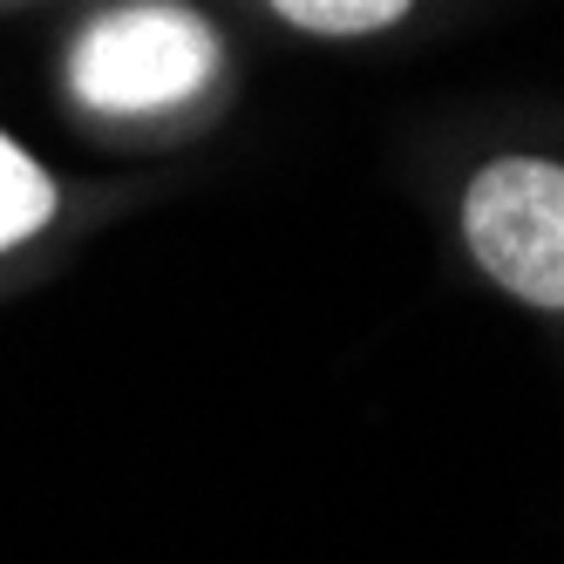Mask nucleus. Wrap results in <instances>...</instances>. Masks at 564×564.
Listing matches in <instances>:
<instances>
[{"instance_id": "2", "label": "nucleus", "mask_w": 564, "mask_h": 564, "mask_svg": "<svg viewBox=\"0 0 564 564\" xmlns=\"http://www.w3.org/2000/svg\"><path fill=\"white\" fill-rule=\"evenodd\" d=\"M218 68V42L205 21L171 8H130L109 14L75 48V96L109 116H143L197 96Z\"/></svg>"}, {"instance_id": "3", "label": "nucleus", "mask_w": 564, "mask_h": 564, "mask_svg": "<svg viewBox=\"0 0 564 564\" xmlns=\"http://www.w3.org/2000/svg\"><path fill=\"white\" fill-rule=\"evenodd\" d=\"M55 212V184L42 177V164L34 156H21L8 137H0V252L14 246V238L42 231Z\"/></svg>"}, {"instance_id": "1", "label": "nucleus", "mask_w": 564, "mask_h": 564, "mask_svg": "<svg viewBox=\"0 0 564 564\" xmlns=\"http://www.w3.org/2000/svg\"><path fill=\"white\" fill-rule=\"evenodd\" d=\"M463 238L503 293L564 306V164L497 156L463 197Z\"/></svg>"}, {"instance_id": "4", "label": "nucleus", "mask_w": 564, "mask_h": 564, "mask_svg": "<svg viewBox=\"0 0 564 564\" xmlns=\"http://www.w3.org/2000/svg\"><path fill=\"white\" fill-rule=\"evenodd\" d=\"M272 8L306 34H375L409 14V0H272Z\"/></svg>"}]
</instances>
